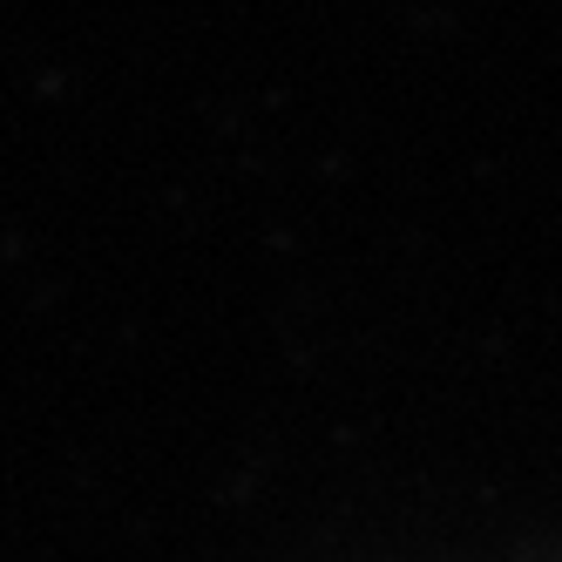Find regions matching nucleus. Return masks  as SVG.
I'll use <instances>...</instances> for the list:
<instances>
[]
</instances>
